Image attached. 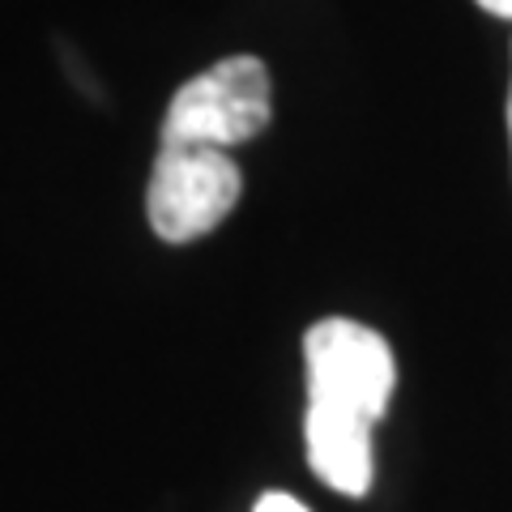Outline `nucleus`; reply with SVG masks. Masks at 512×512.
Segmentation results:
<instances>
[{
	"instance_id": "obj_1",
	"label": "nucleus",
	"mask_w": 512,
	"mask_h": 512,
	"mask_svg": "<svg viewBox=\"0 0 512 512\" xmlns=\"http://www.w3.org/2000/svg\"><path fill=\"white\" fill-rule=\"evenodd\" d=\"M303 367H308V414L367 427L384 419L397 384V363L376 329L346 316L320 320L303 338Z\"/></svg>"
},
{
	"instance_id": "obj_2",
	"label": "nucleus",
	"mask_w": 512,
	"mask_h": 512,
	"mask_svg": "<svg viewBox=\"0 0 512 512\" xmlns=\"http://www.w3.org/2000/svg\"><path fill=\"white\" fill-rule=\"evenodd\" d=\"M269 116H274L269 69L256 56H227L175 90L158 146L231 150L261 137L269 128Z\"/></svg>"
},
{
	"instance_id": "obj_3",
	"label": "nucleus",
	"mask_w": 512,
	"mask_h": 512,
	"mask_svg": "<svg viewBox=\"0 0 512 512\" xmlns=\"http://www.w3.org/2000/svg\"><path fill=\"white\" fill-rule=\"evenodd\" d=\"M244 175L235 158L214 146H158L150 188H146V218L158 239L167 244H192L222 227L235 210Z\"/></svg>"
},
{
	"instance_id": "obj_4",
	"label": "nucleus",
	"mask_w": 512,
	"mask_h": 512,
	"mask_svg": "<svg viewBox=\"0 0 512 512\" xmlns=\"http://www.w3.org/2000/svg\"><path fill=\"white\" fill-rule=\"evenodd\" d=\"M252 512H308V508H303L295 495H286V491H269V495H261V500H256Z\"/></svg>"
},
{
	"instance_id": "obj_5",
	"label": "nucleus",
	"mask_w": 512,
	"mask_h": 512,
	"mask_svg": "<svg viewBox=\"0 0 512 512\" xmlns=\"http://www.w3.org/2000/svg\"><path fill=\"white\" fill-rule=\"evenodd\" d=\"M478 9H487L491 18H508L512 22V0H474Z\"/></svg>"
},
{
	"instance_id": "obj_6",
	"label": "nucleus",
	"mask_w": 512,
	"mask_h": 512,
	"mask_svg": "<svg viewBox=\"0 0 512 512\" xmlns=\"http://www.w3.org/2000/svg\"><path fill=\"white\" fill-rule=\"evenodd\" d=\"M508 133H512V86H508Z\"/></svg>"
}]
</instances>
